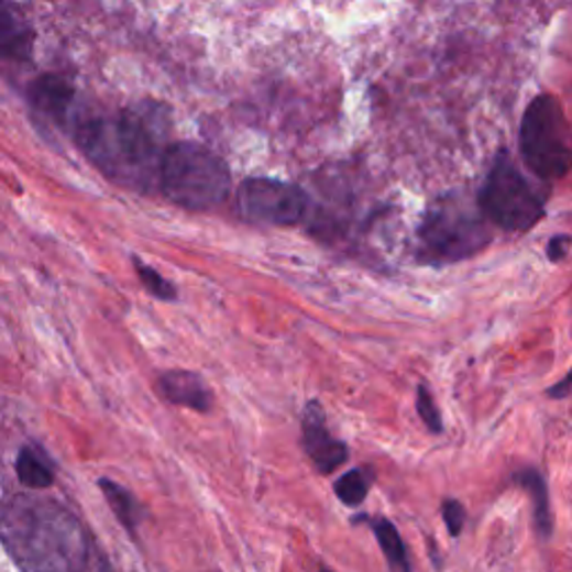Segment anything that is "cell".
Listing matches in <instances>:
<instances>
[{
    "instance_id": "obj_1",
    "label": "cell",
    "mask_w": 572,
    "mask_h": 572,
    "mask_svg": "<svg viewBox=\"0 0 572 572\" xmlns=\"http://www.w3.org/2000/svg\"><path fill=\"white\" fill-rule=\"evenodd\" d=\"M0 541L23 572H86L90 537L58 501L16 494L0 510Z\"/></svg>"
},
{
    "instance_id": "obj_2",
    "label": "cell",
    "mask_w": 572,
    "mask_h": 572,
    "mask_svg": "<svg viewBox=\"0 0 572 572\" xmlns=\"http://www.w3.org/2000/svg\"><path fill=\"white\" fill-rule=\"evenodd\" d=\"M160 123L143 112L130 110L117 117L84 121L77 139L103 175L136 190H151L160 182V166L166 153L162 151Z\"/></svg>"
},
{
    "instance_id": "obj_3",
    "label": "cell",
    "mask_w": 572,
    "mask_h": 572,
    "mask_svg": "<svg viewBox=\"0 0 572 572\" xmlns=\"http://www.w3.org/2000/svg\"><path fill=\"white\" fill-rule=\"evenodd\" d=\"M162 193L188 210L220 206L231 190V173L220 155L199 143H175L166 148L160 166Z\"/></svg>"
},
{
    "instance_id": "obj_4",
    "label": "cell",
    "mask_w": 572,
    "mask_h": 572,
    "mask_svg": "<svg viewBox=\"0 0 572 572\" xmlns=\"http://www.w3.org/2000/svg\"><path fill=\"white\" fill-rule=\"evenodd\" d=\"M521 155L543 182L563 179L572 166V141L563 108L550 95H539L521 121Z\"/></svg>"
},
{
    "instance_id": "obj_5",
    "label": "cell",
    "mask_w": 572,
    "mask_h": 572,
    "mask_svg": "<svg viewBox=\"0 0 572 572\" xmlns=\"http://www.w3.org/2000/svg\"><path fill=\"white\" fill-rule=\"evenodd\" d=\"M485 218L504 231H530L543 218V201L517 166L498 157L479 197Z\"/></svg>"
},
{
    "instance_id": "obj_6",
    "label": "cell",
    "mask_w": 572,
    "mask_h": 572,
    "mask_svg": "<svg viewBox=\"0 0 572 572\" xmlns=\"http://www.w3.org/2000/svg\"><path fill=\"white\" fill-rule=\"evenodd\" d=\"M420 240L439 260H463L481 251L490 235L479 215L459 197L446 199L427 212Z\"/></svg>"
},
{
    "instance_id": "obj_7",
    "label": "cell",
    "mask_w": 572,
    "mask_h": 572,
    "mask_svg": "<svg viewBox=\"0 0 572 572\" xmlns=\"http://www.w3.org/2000/svg\"><path fill=\"white\" fill-rule=\"evenodd\" d=\"M238 206L240 212L251 222L294 227L305 218L309 199L296 184L253 177L240 186Z\"/></svg>"
},
{
    "instance_id": "obj_8",
    "label": "cell",
    "mask_w": 572,
    "mask_h": 572,
    "mask_svg": "<svg viewBox=\"0 0 572 572\" xmlns=\"http://www.w3.org/2000/svg\"><path fill=\"white\" fill-rule=\"evenodd\" d=\"M302 443L311 463L322 472H336L349 457V450L342 441L333 439L327 429V416L318 400H311L302 414Z\"/></svg>"
},
{
    "instance_id": "obj_9",
    "label": "cell",
    "mask_w": 572,
    "mask_h": 572,
    "mask_svg": "<svg viewBox=\"0 0 572 572\" xmlns=\"http://www.w3.org/2000/svg\"><path fill=\"white\" fill-rule=\"evenodd\" d=\"M160 394L162 398H166L173 405L179 407H188L195 411H208L212 407V394L206 387V383L193 374V372H184V370H173L160 376Z\"/></svg>"
},
{
    "instance_id": "obj_10",
    "label": "cell",
    "mask_w": 572,
    "mask_h": 572,
    "mask_svg": "<svg viewBox=\"0 0 572 572\" xmlns=\"http://www.w3.org/2000/svg\"><path fill=\"white\" fill-rule=\"evenodd\" d=\"M75 101V90L56 75H43L30 86V103L56 123H65Z\"/></svg>"
},
{
    "instance_id": "obj_11",
    "label": "cell",
    "mask_w": 572,
    "mask_h": 572,
    "mask_svg": "<svg viewBox=\"0 0 572 572\" xmlns=\"http://www.w3.org/2000/svg\"><path fill=\"white\" fill-rule=\"evenodd\" d=\"M32 30L10 0H0V56L28 58L32 52Z\"/></svg>"
},
{
    "instance_id": "obj_12",
    "label": "cell",
    "mask_w": 572,
    "mask_h": 572,
    "mask_svg": "<svg viewBox=\"0 0 572 572\" xmlns=\"http://www.w3.org/2000/svg\"><path fill=\"white\" fill-rule=\"evenodd\" d=\"M99 487L103 490V496L110 504L114 517L119 519V524L130 532L134 535V530L139 528L141 519H143V508L139 506V501L125 490L121 487L119 483L110 481V479H101L99 481Z\"/></svg>"
},
{
    "instance_id": "obj_13",
    "label": "cell",
    "mask_w": 572,
    "mask_h": 572,
    "mask_svg": "<svg viewBox=\"0 0 572 572\" xmlns=\"http://www.w3.org/2000/svg\"><path fill=\"white\" fill-rule=\"evenodd\" d=\"M519 483L532 496L535 524H537L539 535L548 539L550 532H552V513H550V498H548L546 479L537 470H526V472L519 474Z\"/></svg>"
},
{
    "instance_id": "obj_14",
    "label": "cell",
    "mask_w": 572,
    "mask_h": 572,
    "mask_svg": "<svg viewBox=\"0 0 572 572\" xmlns=\"http://www.w3.org/2000/svg\"><path fill=\"white\" fill-rule=\"evenodd\" d=\"M19 479L30 490H47L54 483V470L45 454L36 448H25L16 461Z\"/></svg>"
},
{
    "instance_id": "obj_15",
    "label": "cell",
    "mask_w": 572,
    "mask_h": 572,
    "mask_svg": "<svg viewBox=\"0 0 572 572\" xmlns=\"http://www.w3.org/2000/svg\"><path fill=\"white\" fill-rule=\"evenodd\" d=\"M372 528H374V535L381 543L385 559L389 561V570L392 572H411V565L407 559V548H405V541H403L400 532L396 530V526L389 519H374Z\"/></svg>"
},
{
    "instance_id": "obj_16",
    "label": "cell",
    "mask_w": 572,
    "mask_h": 572,
    "mask_svg": "<svg viewBox=\"0 0 572 572\" xmlns=\"http://www.w3.org/2000/svg\"><path fill=\"white\" fill-rule=\"evenodd\" d=\"M370 483H372V479H370L367 472L351 470L333 483V490H336V496L342 501L344 506L358 508L370 494Z\"/></svg>"
},
{
    "instance_id": "obj_17",
    "label": "cell",
    "mask_w": 572,
    "mask_h": 572,
    "mask_svg": "<svg viewBox=\"0 0 572 572\" xmlns=\"http://www.w3.org/2000/svg\"><path fill=\"white\" fill-rule=\"evenodd\" d=\"M134 268H136V273H139V277H141V284L146 286V292H148L153 298L166 300V302H170V300L177 298V289H175V286H173L166 277H162L153 266L143 264L141 260H134Z\"/></svg>"
},
{
    "instance_id": "obj_18",
    "label": "cell",
    "mask_w": 572,
    "mask_h": 572,
    "mask_svg": "<svg viewBox=\"0 0 572 572\" xmlns=\"http://www.w3.org/2000/svg\"><path fill=\"white\" fill-rule=\"evenodd\" d=\"M416 407H418V414H420V420L427 425V429L432 435H441L443 432V422H441V411L432 398V394H429V389L425 385H418V392H416Z\"/></svg>"
},
{
    "instance_id": "obj_19",
    "label": "cell",
    "mask_w": 572,
    "mask_h": 572,
    "mask_svg": "<svg viewBox=\"0 0 572 572\" xmlns=\"http://www.w3.org/2000/svg\"><path fill=\"white\" fill-rule=\"evenodd\" d=\"M443 521H446L452 537L461 535V530L465 526V508L459 504V501H446V504H443Z\"/></svg>"
},
{
    "instance_id": "obj_20",
    "label": "cell",
    "mask_w": 572,
    "mask_h": 572,
    "mask_svg": "<svg viewBox=\"0 0 572 572\" xmlns=\"http://www.w3.org/2000/svg\"><path fill=\"white\" fill-rule=\"evenodd\" d=\"M568 244H570L568 238H554V240L550 242V246H548V255H550V260H552V262H559V260L565 255Z\"/></svg>"
},
{
    "instance_id": "obj_21",
    "label": "cell",
    "mask_w": 572,
    "mask_h": 572,
    "mask_svg": "<svg viewBox=\"0 0 572 572\" xmlns=\"http://www.w3.org/2000/svg\"><path fill=\"white\" fill-rule=\"evenodd\" d=\"M572 389V372L561 381V383H557V387L550 392V396H554V398H559V396H563V394H568Z\"/></svg>"
},
{
    "instance_id": "obj_22",
    "label": "cell",
    "mask_w": 572,
    "mask_h": 572,
    "mask_svg": "<svg viewBox=\"0 0 572 572\" xmlns=\"http://www.w3.org/2000/svg\"><path fill=\"white\" fill-rule=\"evenodd\" d=\"M320 572H331V570H327V568H322V570H320Z\"/></svg>"
}]
</instances>
